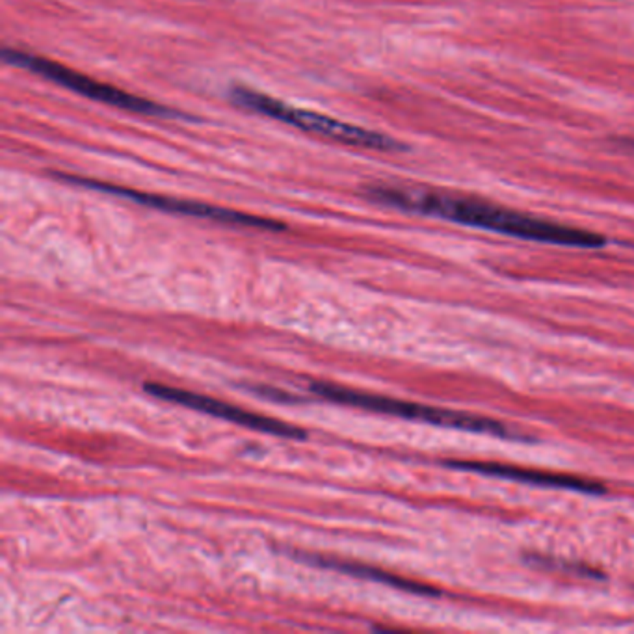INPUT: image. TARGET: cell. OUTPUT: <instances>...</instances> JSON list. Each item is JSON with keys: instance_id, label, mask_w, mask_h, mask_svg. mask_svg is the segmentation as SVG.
<instances>
[{"instance_id": "1", "label": "cell", "mask_w": 634, "mask_h": 634, "mask_svg": "<svg viewBox=\"0 0 634 634\" xmlns=\"http://www.w3.org/2000/svg\"><path fill=\"white\" fill-rule=\"evenodd\" d=\"M369 195L374 201L402 208L408 212L435 216L441 220L501 232L515 239L569 245V248H590V250L606 244V239L597 232L540 220L474 197L432 192V190L404 188V186H372L369 188Z\"/></svg>"}, {"instance_id": "2", "label": "cell", "mask_w": 634, "mask_h": 634, "mask_svg": "<svg viewBox=\"0 0 634 634\" xmlns=\"http://www.w3.org/2000/svg\"><path fill=\"white\" fill-rule=\"evenodd\" d=\"M311 391L322 396V398H326V400H331V402L371 409V411H376V413L393 415V417L409 419V421L430 422V424H437V426L458 428V430H467V432L491 433V435L510 437V439L523 437L517 430H512L508 424L495 421V419H490V417L463 413V411H452V409L433 408V406H422V404L396 400V398H389V396L367 395V393H359V391L339 387V385H333V383L326 382L313 383Z\"/></svg>"}, {"instance_id": "3", "label": "cell", "mask_w": 634, "mask_h": 634, "mask_svg": "<svg viewBox=\"0 0 634 634\" xmlns=\"http://www.w3.org/2000/svg\"><path fill=\"white\" fill-rule=\"evenodd\" d=\"M231 99L239 107L279 120L287 125L300 129V131L322 134V136H326L333 142H339V144L378 149V151H398L404 147L402 144H398L396 140L389 138L385 134L367 131L363 127L350 125V123H342V121L324 116V113L290 107L287 102L277 101L270 95L261 94L257 89H248L242 88V86L232 88Z\"/></svg>"}, {"instance_id": "4", "label": "cell", "mask_w": 634, "mask_h": 634, "mask_svg": "<svg viewBox=\"0 0 634 634\" xmlns=\"http://www.w3.org/2000/svg\"><path fill=\"white\" fill-rule=\"evenodd\" d=\"M4 60L8 63H13V65H19V67H25L28 71H34V73H38V75H41L47 80L56 82L63 88L73 89L75 94L84 95V97L94 99V101L107 102V105H112L116 108L147 113V116H175L168 108L160 107L157 102H151L147 101V99H142V97H136V95L127 94L123 89L108 86L105 82L95 80L91 76L82 75L78 71L69 69V67H65L62 63L52 62V60H47V58L6 49L4 51Z\"/></svg>"}, {"instance_id": "5", "label": "cell", "mask_w": 634, "mask_h": 634, "mask_svg": "<svg viewBox=\"0 0 634 634\" xmlns=\"http://www.w3.org/2000/svg\"><path fill=\"white\" fill-rule=\"evenodd\" d=\"M60 179L78 186H86V188L99 190V192H107V194L118 195V197H125L131 199L134 203L145 205V207L158 208L164 212H173V214H184V216H194V218H205V220H214L221 221V223H232V226H242V227H257V229H274V231H281L285 229L283 223L274 220H266L261 216H252V214L245 212H237L231 208H221L214 207V205H207V203H197V201H186V199H175V197H168V195H157V194H145V192H138V190L123 188V186H116V184H108V182L94 181V179H82V177L75 175H58Z\"/></svg>"}, {"instance_id": "6", "label": "cell", "mask_w": 634, "mask_h": 634, "mask_svg": "<svg viewBox=\"0 0 634 634\" xmlns=\"http://www.w3.org/2000/svg\"><path fill=\"white\" fill-rule=\"evenodd\" d=\"M144 389L149 395L155 396V398L168 400V402L173 404H181V406L192 408L195 411L212 415V417H218V419H223V421L237 422L239 426L252 428V430H257V432L272 433V435H279V437H290V439H305L307 437V432L302 430L300 426L277 421V419H272V417H264V415L245 411V409L237 408V406H231V404L227 402H220L216 398L199 395V393L177 389V387L162 385V383H145Z\"/></svg>"}, {"instance_id": "7", "label": "cell", "mask_w": 634, "mask_h": 634, "mask_svg": "<svg viewBox=\"0 0 634 634\" xmlns=\"http://www.w3.org/2000/svg\"><path fill=\"white\" fill-rule=\"evenodd\" d=\"M445 465L454 467V469H461V471L480 472V474H488V477L517 480V482L532 483V485H543V488L578 491V493H595V495H601V493L606 491L603 483L584 480V478L573 477V474H562V472L523 469V467L493 463V461H459V459H452V461H445Z\"/></svg>"}, {"instance_id": "8", "label": "cell", "mask_w": 634, "mask_h": 634, "mask_svg": "<svg viewBox=\"0 0 634 634\" xmlns=\"http://www.w3.org/2000/svg\"><path fill=\"white\" fill-rule=\"evenodd\" d=\"M296 558H305V560H309L311 564L322 565V567H329V569H337V571L348 573V575H353V577L371 578V580H378V582L391 584V586H396V588H400V590L413 591V593H421V595H437V591L432 590V588H426V586H422V584H419V582H411V580H404V578H398V577H395V575H389V573L378 571V569H372V567H369V565L352 564V562H342V560L320 558V556H313V554H302V553L296 554Z\"/></svg>"}, {"instance_id": "9", "label": "cell", "mask_w": 634, "mask_h": 634, "mask_svg": "<svg viewBox=\"0 0 634 634\" xmlns=\"http://www.w3.org/2000/svg\"><path fill=\"white\" fill-rule=\"evenodd\" d=\"M627 145H628V147H633V149H634V142H627Z\"/></svg>"}]
</instances>
